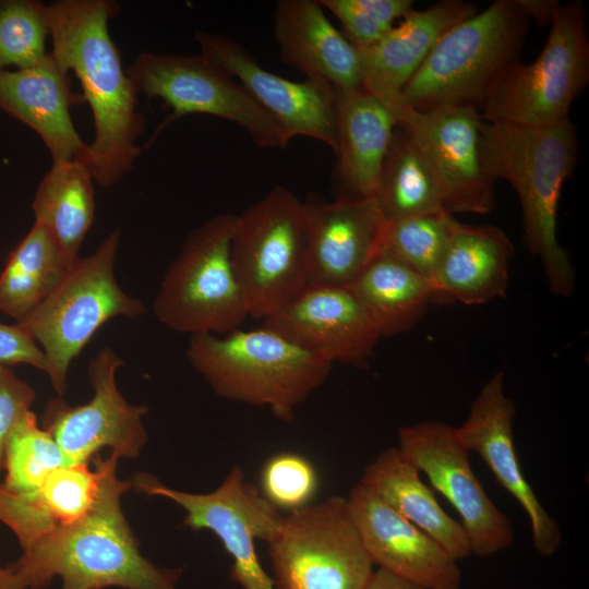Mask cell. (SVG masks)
<instances>
[{
    "label": "cell",
    "instance_id": "obj_1",
    "mask_svg": "<svg viewBox=\"0 0 589 589\" xmlns=\"http://www.w3.org/2000/svg\"><path fill=\"white\" fill-rule=\"evenodd\" d=\"M118 11V3L109 0H58L46 8L51 53L63 70L74 71L93 112L95 137L76 160L103 187L132 170L145 127L137 91L109 34Z\"/></svg>",
    "mask_w": 589,
    "mask_h": 589
},
{
    "label": "cell",
    "instance_id": "obj_2",
    "mask_svg": "<svg viewBox=\"0 0 589 589\" xmlns=\"http://www.w3.org/2000/svg\"><path fill=\"white\" fill-rule=\"evenodd\" d=\"M97 459L101 482L91 512L25 545L10 568L24 589L44 588L56 576L61 589H177L182 569L160 567L144 557L123 515L121 495L132 482L118 479L119 457Z\"/></svg>",
    "mask_w": 589,
    "mask_h": 589
},
{
    "label": "cell",
    "instance_id": "obj_3",
    "mask_svg": "<svg viewBox=\"0 0 589 589\" xmlns=\"http://www.w3.org/2000/svg\"><path fill=\"white\" fill-rule=\"evenodd\" d=\"M480 152L491 179H504L517 192L522 240L541 260L550 290L570 296L575 273L557 239V211L562 187L577 164L575 125L570 119L539 128L482 121Z\"/></svg>",
    "mask_w": 589,
    "mask_h": 589
},
{
    "label": "cell",
    "instance_id": "obj_4",
    "mask_svg": "<svg viewBox=\"0 0 589 589\" xmlns=\"http://www.w3.org/2000/svg\"><path fill=\"white\" fill-rule=\"evenodd\" d=\"M187 358L218 396L268 408L283 421L294 418L333 366L264 326L192 335Z\"/></svg>",
    "mask_w": 589,
    "mask_h": 589
},
{
    "label": "cell",
    "instance_id": "obj_5",
    "mask_svg": "<svg viewBox=\"0 0 589 589\" xmlns=\"http://www.w3.org/2000/svg\"><path fill=\"white\" fill-rule=\"evenodd\" d=\"M520 0H496L448 29L400 93L428 110L467 106L479 111L495 81L519 61L529 25Z\"/></svg>",
    "mask_w": 589,
    "mask_h": 589
},
{
    "label": "cell",
    "instance_id": "obj_6",
    "mask_svg": "<svg viewBox=\"0 0 589 589\" xmlns=\"http://www.w3.org/2000/svg\"><path fill=\"white\" fill-rule=\"evenodd\" d=\"M120 230H113L88 256L79 259L59 286L16 324L43 349L48 376L59 396L67 390L71 362L95 333L113 317L135 320L146 313L143 302L129 296L115 276Z\"/></svg>",
    "mask_w": 589,
    "mask_h": 589
},
{
    "label": "cell",
    "instance_id": "obj_7",
    "mask_svg": "<svg viewBox=\"0 0 589 589\" xmlns=\"http://www.w3.org/2000/svg\"><path fill=\"white\" fill-rule=\"evenodd\" d=\"M589 82V40L582 4L557 2L545 45L531 63L519 61L495 81L480 109L483 121L549 127L569 119Z\"/></svg>",
    "mask_w": 589,
    "mask_h": 589
},
{
    "label": "cell",
    "instance_id": "obj_8",
    "mask_svg": "<svg viewBox=\"0 0 589 589\" xmlns=\"http://www.w3.org/2000/svg\"><path fill=\"white\" fill-rule=\"evenodd\" d=\"M236 214H217L185 237L153 301L156 320L169 329L224 335L249 316L230 257Z\"/></svg>",
    "mask_w": 589,
    "mask_h": 589
},
{
    "label": "cell",
    "instance_id": "obj_9",
    "mask_svg": "<svg viewBox=\"0 0 589 589\" xmlns=\"http://www.w3.org/2000/svg\"><path fill=\"white\" fill-rule=\"evenodd\" d=\"M305 206L276 185L236 215L230 257L248 314L266 318L308 286Z\"/></svg>",
    "mask_w": 589,
    "mask_h": 589
},
{
    "label": "cell",
    "instance_id": "obj_10",
    "mask_svg": "<svg viewBox=\"0 0 589 589\" xmlns=\"http://www.w3.org/2000/svg\"><path fill=\"white\" fill-rule=\"evenodd\" d=\"M267 544L277 589H363L374 572L342 496L291 510Z\"/></svg>",
    "mask_w": 589,
    "mask_h": 589
},
{
    "label": "cell",
    "instance_id": "obj_11",
    "mask_svg": "<svg viewBox=\"0 0 589 589\" xmlns=\"http://www.w3.org/2000/svg\"><path fill=\"white\" fill-rule=\"evenodd\" d=\"M125 71L137 93L160 98L172 109L164 125L185 115L203 113L236 123L260 147L286 148L290 142L248 91L201 52H142Z\"/></svg>",
    "mask_w": 589,
    "mask_h": 589
},
{
    "label": "cell",
    "instance_id": "obj_12",
    "mask_svg": "<svg viewBox=\"0 0 589 589\" xmlns=\"http://www.w3.org/2000/svg\"><path fill=\"white\" fill-rule=\"evenodd\" d=\"M143 494L168 498L185 512L183 524L193 530L214 532L232 558L230 577L242 589H275L255 550V540L269 542L279 531L284 516L235 467L213 492L196 494L166 486L148 473L131 479Z\"/></svg>",
    "mask_w": 589,
    "mask_h": 589
},
{
    "label": "cell",
    "instance_id": "obj_13",
    "mask_svg": "<svg viewBox=\"0 0 589 589\" xmlns=\"http://www.w3.org/2000/svg\"><path fill=\"white\" fill-rule=\"evenodd\" d=\"M397 447L456 509L471 554L491 557L512 545V521L474 476L470 450L456 428L440 421L406 425L398 432Z\"/></svg>",
    "mask_w": 589,
    "mask_h": 589
},
{
    "label": "cell",
    "instance_id": "obj_14",
    "mask_svg": "<svg viewBox=\"0 0 589 589\" xmlns=\"http://www.w3.org/2000/svg\"><path fill=\"white\" fill-rule=\"evenodd\" d=\"M123 364L111 347H103L87 368L93 388L91 400L69 406L59 396L48 402L43 426L70 465L87 462L104 447L119 458H135L145 445L147 434L142 417L147 407L129 404L116 384L117 370Z\"/></svg>",
    "mask_w": 589,
    "mask_h": 589
},
{
    "label": "cell",
    "instance_id": "obj_15",
    "mask_svg": "<svg viewBox=\"0 0 589 589\" xmlns=\"http://www.w3.org/2000/svg\"><path fill=\"white\" fill-rule=\"evenodd\" d=\"M387 106L433 165L448 214H486L495 207L494 180L481 160L483 120L477 108L447 106L417 110L399 99Z\"/></svg>",
    "mask_w": 589,
    "mask_h": 589
},
{
    "label": "cell",
    "instance_id": "obj_16",
    "mask_svg": "<svg viewBox=\"0 0 589 589\" xmlns=\"http://www.w3.org/2000/svg\"><path fill=\"white\" fill-rule=\"evenodd\" d=\"M194 38L201 53L236 79L289 140L308 136L336 152L334 86L311 79L294 82L269 72L242 45L223 33L196 31Z\"/></svg>",
    "mask_w": 589,
    "mask_h": 589
},
{
    "label": "cell",
    "instance_id": "obj_17",
    "mask_svg": "<svg viewBox=\"0 0 589 589\" xmlns=\"http://www.w3.org/2000/svg\"><path fill=\"white\" fill-rule=\"evenodd\" d=\"M263 326L311 354L360 369L383 337L350 286H306Z\"/></svg>",
    "mask_w": 589,
    "mask_h": 589
},
{
    "label": "cell",
    "instance_id": "obj_18",
    "mask_svg": "<svg viewBox=\"0 0 589 589\" xmlns=\"http://www.w3.org/2000/svg\"><path fill=\"white\" fill-rule=\"evenodd\" d=\"M346 500L373 565L424 589H461L457 561L373 491L359 482Z\"/></svg>",
    "mask_w": 589,
    "mask_h": 589
},
{
    "label": "cell",
    "instance_id": "obj_19",
    "mask_svg": "<svg viewBox=\"0 0 589 589\" xmlns=\"http://www.w3.org/2000/svg\"><path fill=\"white\" fill-rule=\"evenodd\" d=\"M503 380L504 375L498 371L484 384L456 433L470 452L482 458L495 480L517 500L529 518L534 550L550 557L560 549L561 528L542 506L520 468L513 435L516 407L504 393Z\"/></svg>",
    "mask_w": 589,
    "mask_h": 589
},
{
    "label": "cell",
    "instance_id": "obj_20",
    "mask_svg": "<svg viewBox=\"0 0 589 589\" xmlns=\"http://www.w3.org/2000/svg\"><path fill=\"white\" fill-rule=\"evenodd\" d=\"M304 206L308 286H349L384 248L387 220L375 199Z\"/></svg>",
    "mask_w": 589,
    "mask_h": 589
},
{
    "label": "cell",
    "instance_id": "obj_21",
    "mask_svg": "<svg viewBox=\"0 0 589 589\" xmlns=\"http://www.w3.org/2000/svg\"><path fill=\"white\" fill-rule=\"evenodd\" d=\"M280 59L336 89L362 88V58L325 14L320 0H280L274 14Z\"/></svg>",
    "mask_w": 589,
    "mask_h": 589
},
{
    "label": "cell",
    "instance_id": "obj_22",
    "mask_svg": "<svg viewBox=\"0 0 589 589\" xmlns=\"http://www.w3.org/2000/svg\"><path fill=\"white\" fill-rule=\"evenodd\" d=\"M76 100L69 72L51 51L29 68L0 70V108L41 137L53 163L79 159L87 147L70 115Z\"/></svg>",
    "mask_w": 589,
    "mask_h": 589
},
{
    "label": "cell",
    "instance_id": "obj_23",
    "mask_svg": "<svg viewBox=\"0 0 589 589\" xmlns=\"http://www.w3.org/2000/svg\"><path fill=\"white\" fill-rule=\"evenodd\" d=\"M476 12L474 4L460 0L411 10L378 43L360 50L362 88L386 105L395 103L441 37Z\"/></svg>",
    "mask_w": 589,
    "mask_h": 589
},
{
    "label": "cell",
    "instance_id": "obj_24",
    "mask_svg": "<svg viewBox=\"0 0 589 589\" xmlns=\"http://www.w3.org/2000/svg\"><path fill=\"white\" fill-rule=\"evenodd\" d=\"M513 254L510 239L501 228L456 220L432 279L438 302L473 305L504 297Z\"/></svg>",
    "mask_w": 589,
    "mask_h": 589
},
{
    "label": "cell",
    "instance_id": "obj_25",
    "mask_svg": "<svg viewBox=\"0 0 589 589\" xmlns=\"http://www.w3.org/2000/svg\"><path fill=\"white\" fill-rule=\"evenodd\" d=\"M396 125L380 98L363 88L336 89V176L342 195L374 197Z\"/></svg>",
    "mask_w": 589,
    "mask_h": 589
},
{
    "label": "cell",
    "instance_id": "obj_26",
    "mask_svg": "<svg viewBox=\"0 0 589 589\" xmlns=\"http://www.w3.org/2000/svg\"><path fill=\"white\" fill-rule=\"evenodd\" d=\"M87 462L53 471L33 493H0V521L17 537L22 548L57 527L84 518L95 505L101 482L97 456Z\"/></svg>",
    "mask_w": 589,
    "mask_h": 589
},
{
    "label": "cell",
    "instance_id": "obj_27",
    "mask_svg": "<svg viewBox=\"0 0 589 589\" xmlns=\"http://www.w3.org/2000/svg\"><path fill=\"white\" fill-rule=\"evenodd\" d=\"M419 472L398 447H390L364 469L360 483L437 541L456 561L467 558L471 552L464 528L440 506Z\"/></svg>",
    "mask_w": 589,
    "mask_h": 589
},
{
    "label": "cell",
    "instance_id": "obj_28",
    "mask_svg": "<svg viewBox=\"0 0 589 589\" xmlns=\"http://www.w3.org/2000/svg\"><path fill=\"white\" fill-rule=\"evenodd\" d=\"M35 223L55 239L70 268L94 220L93 177L79 160L52 164L32 202Z\"/></svg>",
    "mask_w": 589,
    "mask_h": 589
},
{
    "label": "cell",
    "instance_id": "obj_29",
    "mask_svg": "<svg viewBox=\"0 0 589 589\" xmlns=\"http://www.w3.org/2000/svg\"><path fill=\"white\" fill-rule=\"evenodd\" d=\"M382 336L411 328L432 302L433 284L382 251L349 285Z\"/></svg>",
    "mask_w": 589,
    "mask_h": 589
},
{
    "label": "cell",
    "instance_id": "obj_30",
    "mask_svg": "<svg viewBox=\"0 0 589 589\" xmlns=\"http://www.w3.org/2000/svg\"><path fill=\"white\" fill-rule=\"evenodd\" d=\"M374 199L386 220L446 212L433 165L398 123L381 167Z\"/></svg>",
    "mask_w": 589,
    "mask_h": 589
},
{
    "label": "cell",
    "instance_id": "obj_31",
    "mask_svg": "<svg viewBox=\"0 0 589 589\" xmlns=\"http://www.w3.org/2000/svg\"><path fill=\"white\" fill-rule=\"evenodd\" d=\"M68 269L55 239L35 223L0 274V312L22 321L59 286Z\"/></svg>",
    "mask_w": 589,
    "mask_h": 589
},
{
    "label": "cell",
    "instance_id": "obj_32",
    "mask_svg": "<svg viewBox=\"0 0 589 589\" xmlns=\"http://www.w3.org/2000/svg\"><path fill=\"white\" fill-rule=\"evenodd\" d=\"M70 465L62 449L32 410L15 423L8 441L1 486L13 493H33L59 468Z\"/></svg>",
    "mask_w": 589,
    "mask_h": 589
},
{
    "label": "cell",
    "instance_id": "obj_33",
    "mask_svg": "<svg viewBox=\"0 0 589 589\" xmlns=\"http://www.w3.org/2000/svg\"><path fill=\"white\" fill-rule=\"evenodd\" d=\"M455 221L446 212L387 220L383 250L432 283Z\"/></svg>",
    "mask_w": 589,
    "mask_h": 589
},
{
    "label": "cell",
    "instance_id": "obj_34",
    "mask_svg": "<svg viewBox=\"0 0 589 589\" xmlns=\"http://www.w3.org/2000/svg\"><path fill=\"white\" fill-rule=\"evenodd\" d=\"M46 8L35 0L0 1V70L29 68L49 53Z\"/></svg>",
    "mask_w": 589,
    "mask_h": 589
},
{
    "label": "cell",
    "instance_id": "obj_35",
    "mask_svg": "<svg viewBox=\"0 0 589 589\" xmlns=\"http://www.w3.org/2000/svg\"><path fill=\"white\" fill-rule=\"evenodd\" d=\"M341 24L342 34L359 50L378 43L411 10V0H320Z\"/></svg>",
    "mask_w": 589,
    "mask_h": 589
},
{
    "label": "cell",
    "instance_id": "obj_36",
    "mask_svg": "<svg viewBox=\"0 0 589 589\" xmlns=\"http://www.w3.org/2000/svg\"><path fill=\"white\" fill-rule=\"evenodd\" d=\"M261 483L264 496L278 508L296 510L309 505L317 489V474L303 456L281 453L263 467Z\"/></svg>",
    "mask_w": 589,
    "mask_h": 589
},
{
    "label": "cell",
    "instance_id": "obj_37",
    "mask_svg": "<svg viewBox=\"0 0 589 589\" xmlns=\"http://www.w3.org/2000/svg\"><path fill=\"white\" fill-rule=\"evenodd\" d=\"M34 399L32 386L0 363V471L4 467L11 432L17 420L31 410Z\"/></svg>",
    "mask_w": 589,
    "mask_h": 589
},
{
    "label": "cell",
    "instance_id": "obj_38",
    "mask_svg": "<svg viewBox=\"0 0 589 589\" xmlns=\"http://www.w3.org/2000/svg\"><path fill=\"white\" fill-rule=\"evenodd\" d=\"M0 363L12 365L25 363L48 374L47 358L32 335L20 325L0 323Z\"/></svg>",
    "mask_w": 589,
    "mask_h": 589
},
{
    "label": "cell",
    "instance_id": "obj_39",
    "mask_svg": "<svg viewBox=\"0 0 589 589\" xmlns=\"http://www.w3.org/2000/svg\"><path fill=\"white\" fill-rule=\"evenodd\" d=\"M363 589H424L382 568L373 572Z\"/></svg>",
    "mask_w": 589,
    "mask_h": 589
},
{
    "label": "cell",
    "instance_id": "obj_40",
    "mask_svg": "<svg viewBox=\"0 0 589 589\" xmlns=\"http://www.w3.org/2000/svg\"><path fill=\"white\" fill-rule=\"evenodd\" d=\"M529 17L541 25L550 24L557 1L554 0H520Z\"/></svg>",
    "mask_w": 589,
    "mask_h": 589
},
{
    "label": "cell",
    "instance_id": "obj_41",
    "mask_svg": "<svg viewBox=\"0 0 589 589\" xmlns=\"http://www.w3.org/2000/svg\"><path fill=\"white\" fill-rule=\"evenodd\" d=\"M0 589H24L10 566L0 565Z\"/></svg>",
    "mask_w": 589,
    "mask_h": 589
}]
</instances>
